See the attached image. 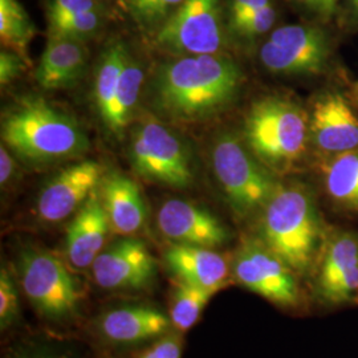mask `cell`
Listing matches in <instances>:
<instances>
[{"mask_svg":"<svg viewBox=\"0 0 358 358\" xmlns=\"http://www.w3.org/2000/svg\"><path fill=\"white\" fill-rule=\"evenodd\" d=\"M242 71L222 55H192L161 65L154 77V106L178 121L217 115L236 99Z\"/></svg>","mask_w":358,"mask_h":358,"instance_id":"1","label":"cell"},{"mask_svg":"<svg viewBox=\"0 0 358 358\" xmlns=\"http://www.w3.org/2000/svg\"><path fill=\"white\" fill-rule=\"evenodd\" d=\"M262 211L264 245L299 276L315 271L328 234L312 192L301 185H279Z\"/></svg>","mask_w":358,"mask_h":358,"instance_id":"2","label":"cell"},{"mask_svg":"<svg viewBox=\"0 0 358 358\" xmlns=\"http://www.w3.org/2000/svg\"><path fill=\"white\" fill-rule=\"evenodd\" d=\"M1 140L19 158L36 164L72 158L90 146L76 121L41 97H24L3 115Z\"/></svg>","mask_w":358,"mask_h":358,"instance_id":"3","label":"cell"},{"mask_svg":"<svg viewBox=\"0 0 358 358\" xmlns=\"http://www.w3.org/2000/svg\"><path fill=\"white\" fill-rule=\"evenodd\" d=\"M248 149L264 166L284 171L304 155L309 143V117L297 103L266 97L250 108L244 121Z\"/></svg>","mask_w":358,"mask_h":358,"instance_id":"4","label":"cell"},{"mask_svg":"<svg viewBox=\"0 0 358 358\" xmlns=\"http://www.w3.org/2000/svg\"><path fill=\"white\" fill-rule=\"evenodd\" d=\"M232 134H223L213 148V169L232 211L245 217L263 210L279 183L269 169Z\"/></svg>","mask_w":358,"mask_h":358,"instance_id":"5","label":"cell"},{"mask_svg":"<svg viewBox=\"0 0 358 358\" xmlns=\"http://www.w3.org/2000/svg\"><path fill=\"white\" fill-rule=\"evenodd\" d=\"M129 155L140 177L176 189L192 185V159L185 143L154 118L142 121L134 129Z\"/></svg>","mask_w":358,"mask_h":358,"instance_id":"6","label":"cell"},{"mask_svg":"<svg viewBox=\"0 0 358 358\" xmlns=\"http://www.w3.org/2000/svg\"><path fill=\"white\" fill-rule=\"evenodd\" d=\"M231 273L239 285L278 307L301 306L299 275L260 239L244 241L232 260Z\"/></svg>","mask_w":358,"mask_h":358,"instance_id":"7","label":"cell"},{"mask_svg":"<svg viewBox=\"0 0 358 358\" xmlns=\"http://www.w3.org/2000/svg\"><path fill=\"white\" fill-rule=\"evenodd\" d=\"M19 276L28 300L45 317L62 320L76 312L80 291L59 257L41 251H26L20 257Z\"/></svg>","mask_w":358,"mask_h":358,"instance_id":"8","label":"cell"},{"mask_svg":"<svg viewBox=\"0 0 358 358\" xmlns=\"http://www.w3.org/2000/svg\"><path fill=\"white\" fill-rule=\"evenodd\" d=\"M222 0H185L157 32V43L174 55H214L222 47Z\"/></svg>","mask_w":358,"mask_h":358,"instance_id":"9","label":"cell"},{"mask_svg":"<svg viewBox=\"0 0 358 358\" xmlns=\"http://www.w3.org/2000/svg\"><path fill=\"white\" fill-rule=\"evenodd\" d=\"M259 57L272 73L319 75L327 69L331 45L320 28L289 24L271 34Z\"/></svg>","mask_w":358,"mask_h":358,"instance_id":"10","label":"cell"},{"mask_svg":"<svg viewBox=\"0 0 358 358\" xmlns=\"http://www.w3.org/2000/svg\"><path fill=\"white\" fill-rule=\"evenodd\" d=\"M313 296L324 307L358 306V232L328 235L315 268Z\"/></svg>","mask_w":358,"mask_h":358,"instance_id":"11","label":"cell"},{"mask_svg":"<svg viewBox=\"0 0 358 358\" xmlns=\"http://www.w3.org/2000/svg\"><path fill=\"white\" fill-rule=\"evenodd\" d=\"M92 273L105 289H143L153 282L157 263L146 244L127 236L103 250L94 260Z\"/></svg>","mask_w":358,"mask_h":358,"instance_id":"12","label":"cell"},{"mask_svg":"<svg viewBox=\"0 0 358 358\" xmlns=\"http://www.w3.org/2000/svg\"><path fill=\"white\" fill-rule=\"evenodd\" d=\"M103 167L94 161L66 166L43 187L38 215L47 223H57L80 210L103 182Z\"/></svg>","mask_w":358,"mask_h":358,"instance_id":"13","label":"cell"},{"mask_svg":"<svg viewBox=\"0 0 358 358\" xmlns=\"http://www.w3.org/2000/svg\"><path fill=\"white\" fill-rule=\"evenodd\" d=\"M157 222L159 231L174 243L217 248L230 241L227 227L214 214L187 201L165 202Z\"/></svg>","mask_w":358,"mask_h":358,"instance_id":"14","label":"cell"},{"mask_svg":"<svg viewBox=\"0 0 358 358\" xmlns=\"http://www.w3.org/2000/svg\"><path fill=\"white\" fill-rule=\"evenodd\" d=\"M309 141L329 155L358 149V118L337 92L321 94L309 112Z\"/></svg>","mask_w":358,"mask_h":358,"instance_id":"15","label":"cell"},{"mask_svg":"<svg viewBox=\"0 0 358 358\" xmlns=\"http://www.w3.org/2000/svg\"><path fill=\"white\" fill-rule=\"evenodd\" d=\"M110 229L103 202L94 192L68 226L65 254L69 263L77 269L93 266L94 260L103 251Z\"/></svg>","mask_w":358,"mask_h":358,"instance_id":"16","label":"cell"},{"mask_svg":"<svg viewBox=\"0 0 358 358\" xmlns=\"http://www.w3.org/2000/svg\"><path fill=\"white\" fill-rule=\"evenodd\" d=\"M170 272L178 282H189L217 294L229 280V264L224 256L213 248L174 243L165 252Z\"/></svg>","mask_w":358,"mask_h":358,"instance_id":"17","label":"cell"},{"mask_svg":"<svg viewBox=\"0 0 358 358\" xmlns=\"http://www.w3.org/2000/svg\"><path fill=\"white\" fill-rule=\"evenodd\" d=\"M101 202L115 232L130 236L141 230L148 208L138 185L122 174H109L103 179Z\"/></svg>","mask_w":358,"mask_h":358,"instance_id":"18","label":"cell"},{"mask_svg":"<svg viewBox=\"0 0 358 358\" xmlns=\"http://www.w3.org/2000/svg\"><path fill=\"white\" fill-rule=\"evenodd\" d=\"M170 324V316L157 308L131 306L105 313L100 321V329L109 341L137 344L162 336L167 332Z\"/></svg>","mask_w":358,"mask_h":358,"instance_id":"19","label":"cell"},{"mask_svg":"<svg viewBox=\"0 0 358 358\" xmlns=\"http://www.w3.org/2000/svg\"><path fill=\"white\" fill-rule=\"evenodd\" d=\"M85 64L87 55L83 41L50 36L35 72V80L44 90L69 88L84 75Z\"/></svg>","mask_w":358,"mask_h":358,"instance_id":"20","label":"cell"},{"mask_svg":"<svg viewBox=\"0 0 358 358\" xmlns=\"http://www.w3.org/2000/svg\"><path fill=\"white\" fill-rule=\"evenodd\" d=\"M324 192L336 208L358 215V149L329 155L321 164Z\"/></svg>","mask_w":358,"mask_h":358,"instance_id":"21","label":"cell"},{"mask_svg":"<svg viewBox=\"0 0 358 358\" xmlns=\"http://www.w3.org/2000/svg\"><path fill=\"white\" fill-rule=\"evenodd\" d=\"M142 83V66L136 60H133L131 56H129L128 63L122 71L115 97L106 115L103 117L105 127L112 133L117 134L128 125L140 99Z\"/></svg>","mask_w":358,"mask_h":358,"instance_id":"22","label":"cell"},{"mask_svg":"<svg viewBox=\"0 0 358 358\" xmlns=\"http://www.w3.org/2000/svg\"><path fill=\"white\" fill-rule=\"evenodd\" d=\"M129 56L130 53L128 48L120 41L108 45L103 53L94 83V101L101 118L106 115L115 97V90L118 88L122 71L128 63Z\"/></svg>","mask_w":358,"mask_h":358,"instance_id":"23","label":"cell"},{"mask_svg":"<svg viewBox=\"0 0 358 358\" xmlns=\"http://www.w3.org/2000/svg\"><path fill=\"white\" fill-rule=\"evenodd\" d=\"M36 35L24 7L17 0H0V40L3 47L24 59L29 43Z\"/></svg>","mask_w":358,"mask_h":358,"instance_id":"24","label":"cell"},{"mask_svg":"<svg viewBox=\"0 0 358 358\" xmlns=\"http://www.w3.org/2000/svg\"><path fill=\"white\" fill-rule=\"evenodd\" d=\"M215 292L189 282H178L170 304L171 324L182 332L189 331L199 320L203 309Z\"/></svg>","mask_w":358,"mask_h":358,"instance_id":"25","label":"cell"},{"mask_svg":"<svg viewBox=\"0 0 358 358\" xmlns=\"http://www.w3.org/2000/svg\"><path fill=\"white\" fill-rule=\"evenodd\" d=\"M50 36L52 38H72L77 41H84L93 36L103 24L101 11L77 13L64 17L50 19Z\"/></svg>","mask_w":358,"mask_h":358,"instance_id":"26","label":"cell"},{"mask_svg":"<svg viewBox=\"0 0 358 358\" xmlns=\"http://www.w3.org/2000/svg\"><path fill=\"white\" fill-rule=\"evenodd\" d=\"M185 0H128L134 19L145 27L162 26Z\"/></svg>","mask_w":358,"mask_h":358,"instance_id":"27","label":"cell"},{"mask_svg":"<svg viewBox=\"0 0 358 358\" xmlns=\"http://www.w3.org/2000/svg\"><path fill=\"white\" fill-rule=\"evenodd\" d=\"M276 20V13L272 4H268L266 7H262L256 10L254 13H248L245 16H242L238 20L231 22L232 29L245 38H255L257 35H262L271 29Z\"/></svg>","mask_w":358,"mask_h":358,"instance_id":"28","label":"cell"},{"mask_svg":"<svg viewBox=\"0 0 358 358\" xmlns=\"http://www.w3.org/2000/svg\"><path fill=\"white\" fill-rule=\"evenodd\" d=\"M19 316V294L8 269L0 272V327L8 328Z\"/></svg>","mask_w":358,"mask_h":358,"instance_id":"29","label":"cell"},{"mask_svg":"<svg viewBox=\"0 0 358 358\" xmlns=\"http://www.w3.org/2000/svg\"><path fill=\"white\" fill-rule=\"evenodd\" d=\"M103 6L99 0H50L48 3V20L64 17L77 13L101 11Z\"/></svg>","mask_w":358,"mask_h":358,"instance_id":"30","label":"cell"},{"mask_svg":"<svg viewBox=\"0 0 358 358\" xmlns=\"http://www.w3.org/2000/svg\"><path fill=\"white\" fill-rule=\"evenodd\" d=\"M26 60L23 56L10 51L3 50L0 53V83L1 85H7L16 80L26 69Z\"/></svg>","mask_w":358,"mask_h":358,"instance_id":"31","label":"cell"},{"mask_svg":"<svg viewBox=\"0 0 358 358\" xmlns=\"http://www.w3.org/2000/svg\"><path fill=\"white\" fill-rule=\"evenodd\" d=\"M182 344L177 337L170 336L149 349L141 358H180Z\"/></svg>","mask_w":358,"mask_h":358,"instance_id":"32","label":"cell"},{"mask_svg":"<svg viewBox=\"0 0 358 358\" xmlns=\"http://www.w3.org/2000/svg\"><path fill=\"white\" fill-rule=\"evenodd\" d=\"M271 4L269 0H231V22Z\"/></svg>","mask_w":358,"mask_h":358,"instance_id":"33","label":"cell"},{"mask_svg":"<svg viewBox=\"0 0 358 358\" xmlns=\"http://www.w3.org/2000/svg\"><path fill=\"white\" fill-rule=\"evenodd\" d=\"M309 10L320 13L322 16H331L336 13L338 0H297Z\"/></svg>","mask_w":358,"mask_h":358,"instance_id":"34","label":"cell"},{"mask_svg":"<svg viewBox=\"0 0 358 358\" xmlns=\"http://www.w3.org/2000/svg\"><path fill=\"white\" fill-rule=\"evenodd\" d=\"M13 167H15V164H13L11 155L6 149V145H1V148H0V183H1V186L8 183L10 179L13 178Z\"/></svg>","mask_w":358,"mask_h":358,"instance_id":"35","label":"cell"},{"mask_svg":"<svg viewBox=\"0 0 358 358\" xmlns=\"http://www.w3.org/2000/svg\"><path fill=\"white\" fill-rule=\"evenodd\" d=\"M350 3H352V7H353V10L358 13V0H350Z\"/></svg>","mask_w":358,"mask_h":358,"instance_id":"36","label":"cell"},{"mask_svg":"<svg viewBox=\"0 0 358 358\" xmlns=\"http://www.w3.org/2000/svg\"><path fill=\"white\" fill-rule=\"evenodd\" d=\"M355 93H356V100H357L358 103V83L356 84V88H355Z\"/></svg>","mask_w":358,"mask_h":358,"instance_id":"37","label":"cell"}]
</instances>
